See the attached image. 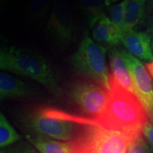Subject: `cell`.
I'll use <instances>...</instances> for the list:
<instances>
[{
    "label": "cell",
    "instance_id": "6da1fadb",
    "mask_svg": "<svg viewBox=\"0 0 153 153\" xmlns=\"http://www.w3.org/2000/svg\"><path fill=\"white\" fill-rule=\"evenodd\" d=\"M96 121L101 127L122 132L133 138L143 133L150 118L136 96L110 77L108 101Z\"/></svg>",
    "mask_w": 153,
    "mask_h": 153
},
{
    "label": "cell",
    "instance_id": "7a4b0ae2",
    "mask_svg": "<svg viewBox=\"0 0 153 153\" xmlns=\"http://www.w3.org/2000/svg\"><path fill=\"white\" fill-rule=\"evenodd\" d=\"M25 123L39 135L65 142L81 140L99 126L91 118L48 106L30 111L25 116Z\"/></svg>",
    "mask_w": 153,
    "mask_h": 153
},
{
    "label": "cell",
    "instance_id": "3957f363",
    "mask_svg": "<svg viewBox=\"0 0 153 153\" xmlns=\"http://www.w3.org/2000/svg\"><path fill=\"white\" fill-rule=\"evenodd\" d=\"M0 69L35 80L56 97L62 95L51 66L35 51L16 46L2 48L0 51Z\"/></svg>",
    "mask_w": 153,
    "mask_h": 153
},
{
    "label": "cell",
    "instance_id": "277c9868",
    "mask_svg": "<svg viewBox=\"0 0 153 153\" xmlns=\"http://www.w3.org/2000/svg\"><path fill=\"white\" fill-rule=\"evenodd\" d=\"M106 50L85 36L70 62L76 73L91 79L110 91V75L106 62Z\"/></svg>",
    "mask_w": 153,
    "mask_h": 153
},
{
    "label": "cell",
    "instance_id": "5b68a950",
    "mask_svg": "<svg viewBox=\"0 0 153 153\" xmlns=\"http://www.w3.org/2000/svg\"><path fill=\"white\" fill-rule=\"evenodd\" d=\"M70 97L86 117L96 120L106 106L109 91L94 82L76 81L70 86Z\"/></svg>",
    "mask_w": 153,
    "mask_h": 153
},
{
    "label": "cell",
    "instance_id": "8992f818",
    "mask_svg": "<svg viewBox=\"0 0 153 153\" xmlns=\"http://www.w3.org/2000/svg\"><path fill=\"white\" fill-rule=\"evenodd\" d=\"M131 139L122 132L99 126L82 140L76 153H126Z\"/></svg>",
    "mask_w": 153,
    "mask_h": 153
},
{
    "label": "cell",
    "instance_id": "52a82bcc",
    "mask_svg": "<svg viewBox=\"0 0 153 153\" xmlns=\"http://www.w3.org/2000/svg\"><path fill=\"white\" fill-rule=\"evenodd\" d=\"M47 30L50 37L60 46L66 47L71 43L74 24L72 11L65 0H53Z\"/></svg>",
    "mask_w": 153,
    "mask_h": 153
},
{
    "label": "cell",
    "instance_id": "ba28073f",
    "mask_svg": "<svg viewBox=\"0 0 153 153\" xmlns=\"http://www.w3.org/2000/svg\"><path fill=\"white\" fill-rule=\"evenodd\" d=\"M133 81L135 95L146 111L153 123V85L148 70L139 59L123 51Z\"/></svg>",
    "mask_w": 153,
    "mask_h": 153
},
{
    "label": "cell",
    "instance_id": "9c48e42d",
    "mask_svg": "<svg viewBox=\"0 0 153 153\" xmlns=\"http://www.w3.org/2000/svg\"><path fill=\"white\" fill-rule=\"evenodd\" d=\"M121 43L130 54L137 59L153 62V49L148 34L134 30L123 32Z\"/></svg>",
    "mask_w": 153,
    "mask_h": 153
},
{
    "label": "cell",
    "instance_id": "30bf717a",
    "mask_svg": "<svg viewBox=\"0 0 153 153\" xmlns=\"http://www.w3.org/2000/svg\"><path fill=\"white\" fill-rule=\"evenodd\" d=\"M91 27L94 39L98 43L116 45L121 42V28L112 22L104 14L96 19Z\"/></svg>",
    "mask_w": 153,
    "mask_h": 153
},
{
    "label": "cell",
    "instance_id": "8fae6325",
    "mask_svg": "<svg viewBox=\"0 0 153 153\" xmlns=\"http://www.w3.org/2000/svg\"><path fill=\"white\" fill-rule=\"evenodd\" d=\"M123 50L113 48L109 53V64L111 74L110 77L119 85L135 94L131 72L124 57Z\"/></svg>",
    "mask_w": 153,
    "mask_h": 153
},
{
    "label": "cell",
    "instance_id": "7c38bea8",
    "mask_svg": "<svg viewBox=\"0 0 153 153\" xmlns=\"http://www.w3.org/2000/svg\"><path fill=\"white\" fill-rule=\"evenodd\" d=\"M27 139L41 153H76L81 142H60L41 135H28Z\"/></svg>",
    "mask_w": 153,
    "mask_h": 153
},
{
    "label": "cell",
    "instance_id": "4fadbf2b",
    "mask_svg": "<svg viewBox=\"0 0 153 153\" xmlns=\"http://www.w3.org/2000/svg\"><path fill=\"white\" fill-rule=\"evenodd\" d=\"M30 94L28 86L18 78L4 72H0V99L22 98Z\"/></svg>",
    "mask_w": 153,
    "mask_h": 153
},
{
    "label": "cell",
    "instance_id": "5bb4252c",
    "mask_svg": "<svg viewBox=\"0 0 153 153\" xmlns=\"http://www.w3.org/2000/svg\"><path fill=\"white\" fill-rule=\"evenodd\" d=\"M146 0H130L124 12L122 30H133L142 22L145 14Z\"/></svg>",
    "mask_w": 153,
    "mask_h": 153
},
{
    "label": "cell",
    "instance_id": "9a60e30c",
    "mask_svg": "<svg viewBox=\"0 0 153 153\" xmlns=\"http://www.w3.org/2000/svg\"><path fill=\"white\" fill-rule=\"evenodd\" d=\"M105 6H106V0H79L78 1V7L87 17L90 27L96 19L104 14Z\"/></svg>",
    "mask_w": 153,
    "mask_h": 153
},
{
    "label": "cell",
    "instance_id": "2e32d148",
    "mask_svg": "<svg viewBox=\"0 0 153 153\" xmlns=\"http://www.w3.org/2000/svg\"><path fill=\"white\" fill-rule=\"evenodd\" d=\"M52 0H30L26 12L31 21L41 22L46 18L51 9Z\"/></svg>",
    "mask_w": 153,
    "mask_h": 153
},
{
    "label": "cell",
    "instance_id": "e0dca14e",
    "mask_svg": "<svg viewBox=\"0 0 153 153\" xmlns=\"http://www.w3.org/2000/svg\"><path fill=\"white\" fill-rule=\"evenodd\" d=\"M20 136L11 126L2 113L0 114V147L1 148L12 145Z\"/></svg>",
    "mask_w": 153,
    "mask_h": 153
},
{
    "label": "cell",
    "instance_id": "ac0fdd59",
    "mask_svg": "<svg viewBox=\"0 0 153 153\" xmlns=\"http://www.w3.org/2000/svg\"><path fill=\"white\" fill-rule=\"evenodd\" d=\"M130 0H123L120 3L116 4L111 5L108 7V11L109 14L111 21L114 24L118 25L122 29V24H123L124 12L128 3ZM123 31V30H122Z\"/></svg>",
    "mask_w": 153,
    "mask_h": 153
},
{
    "label": "cell",
    "instance_id": "d6986e66",
    "mask_svg": "<svg viewBox=\"0 0 153 153\" xmlns=\"http://www.w3.org/2000/svg\"><path fill=\"white\" fill-rule=\"evenodd\" d=\"M126 153H152V151L142 133L131 140Z\"/></svg>",
    "mask_w": 153,
    "mask_h": 153
},
{
    "label": "cell",
    "instance_id": "ffe728a7",
    "mask_svg": "<svg viewBox=\"0 0 153 153\" xmlns=\"http://www.w3.org/2000/svg\"><path fill=\"white\" fill-rule=\"evenodd\" d=\"M1 153H38L36 149L27 144L18 145L14 148H11L1 150Z\"/></svg>",
    "mask_w": 153,
    "mask_h": 153
},
{
    "label": "cell",
    "instance_id": "44dd1931",
    "mask_svg": "<svg viewBox=\"0 0 153 153\" xmlns=\"http://www.w3.org/2000/svg\"><path fill=\"white\" fill-rule=\"evenodd\" d=\"M143 135L153 150V123L148 122L143 131Z\"/></svg>",
    "mask_w": 153,
    "mask_h": 153
},
{
    "label": "cell",
    "instance_id": "7402d4cb",
    "mask_svg": "<svg viewBox=\"0 0 153 153\" xmlns=\"http://www.w3.org/2000/svg\"><path fill=\"white\" fill-rule=\"evenodd\" d=\"M145 66V68H146L147 70H148L149 74H150L151 79H152V85H153V62L146 63Z\"/></svg>",
    "mask_w": 153,
    "mask_h": 153
},
{
    "label": "cell",
    "instance_id": "603a6c76",
    "mask_svg": "<svg viewBox=\"0 0 153 153\" xmlns=\"http://www.w3.org/2000/svg\"><path fill=\"white\" fill-rule=\"evenodd\" d=\"M11 1V0H0V5H1V9L8 7Z\"/></svg>",
    "mask_w": 153,
    "mask_h": 153
},
{
    "label": "cell",
    "instance_id": "cb8c5ba5",
    "mask_svg": "<svg viewBox=\"0 0 153 153\" xmlns=\"http://www.w3.org/2000/svg\"><path fill=\"white\" fill-rule=\"evenodd\" d=\"M118 1V0H106V4L107 7H110V6H111V4L116 2Z\"/></svg>",
    "mask_w": 153,
    "mask_h": 153
},
{
    "label": "cell",
    "instance_id": "d4e9b609",
    "mask_svg": "<svg viewBox=\"0 0 153 153\" xmlns=\"http://www.w3.org/2000/svg\"><path fill=\"white\" fill-rule=\"evenodd\" d=\"M151 42H152V47L153 49V23L152 26V32H151Z\"/></svg>",
    "mask_w": 153,
    "mask_h": 153
},
{
    "label": "cell",
    "instance_id": "484cf974",
    "mask_svg": "<svg viewBox=\"0 0 153 153\" xmlns=\"http://www.w3.org/2000/svg\"><path fill=\"white\" fill-rule=\"evenodd\" d=\"M149 1H150V4H151V6L153 8V0H149Z\"/></svg>",
    "mask_w": 153,
    "mask_h": 153
}]
</instances>
